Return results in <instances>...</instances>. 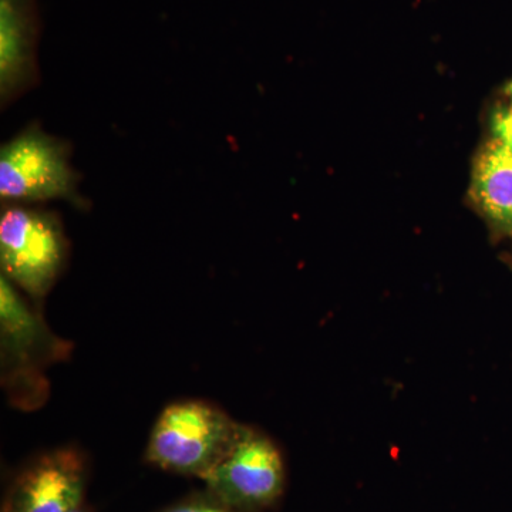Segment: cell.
<instances>
[{
    "label": "cell",
    "instance_id": "ba28073f",
    "mask_svg": "<svg viewBox=\"0 0 512 512\" xmlns=\"http://www.w3.org/2000/svg\"><path fill=\"white\" fill-rule=\"evenodd\" d=\"M473 197L485 217L512 234V148L494 140L474 168Z\"/></svg>",
    "mask_w": 512,
    "mask_h": 512
},
{
    "label": "cell",
    "instance_id": "277c9868",
    "mask_svg": "<svg viewBox=\"0 0 512 512\" xmlns=\"http://www.w3.org/2000/svg\"><path fill=\"white\" fill-rule=\"evenodd\" d=\"M0 340H2L3 376L13 386L16 399H43L42 367L63 359L69 353L67 343L56 338L39 313L29 308L16 286L0 278Z\"/></svg>",
    "mask_w": 512,
    "mask_h": 512
},
{
    "label": "cell",
    "instance_id": "3957f363",
    "mask_svg": "<svg viewBox=\"0 0 512 512\" xmlns=\"http://www.w3.org/2000/svg\"><path fill=\"white\" fill-rule=\"evenodd\" d=\"M77 184L67 147L37 128H28L0 150V198L5 204L64 200L84 207Z\"/></svg>",
    "mask_w": 512,
    "mask_h": 512
},
{
    "label": "cell",
    "instance_id": "52a82bcc",
    "mask_svg": "<svg viewBox=\"0 0 512 512\" xmlns=\"http://www.w3.org/2000/svg\"><path fill=\"white\" fill-rule=\"evenodd\" d=\"M35 0H0V96L2 103L29 89L36 76Z\"/></svg>",
    "mask_w": 512,
    "mask_h": 512
},
{
    "label": "cell",
    "instance_id": "6da1fadb",
    "mask_svg": "<svg viewBox=\"0 0 512 512\" xmlns=\"http://www.w3.org/2000/svg\"><path fill=\"white\" fill-rule=\"evenodd\" d=\"M241 427L214 404L175 402L158 416L146 460L164 471L202 478L228 453Z\"/></svg>",
    "mask_w": 512,
    "mask_h": 512
},
{
    "label": "cell",
    "instance_id": "5b68a950",
    "mask_svg": "<svg viewBox=\"0 0 512 512\" xmlns=\"http://www.w3.org/2000/svg\"><path fill=\"white\" fill-rule=\"evenodd\" d=\"M201 480L211 497L229 508L265 507L284 491V458L266 434L242 424L228 453Z\"/></svg>",
    "mask_w": 512,
    "mask_h": 512
},
{
    "label": "cell",
    "instance_id": "8992f818",
    "mask_svg": "<svg viewBox=\"0 0 512 512\" xmlns=\"http://www.w3.org/2000/svg\"><path fill=\"white\" fill-rule=\"evenodd\" d=\"M84 478L76 450L52 451L20 474L3 512H72L82 505Z\"/></svg>",
    "mask_w": 512,
    "mask_h": 512
},
{
    "label": "cell",
    "instance_id": "7c38bea8",
    "mask_svg": "<svg viewBox=\"0 0 512 512\" xmlns=\"http://www.w3.org/2000/svg\"><path fill=\"white\" fill-rule=\"evenodd\" d=\"M72 512H84L82 505H80V507L74 508Z\"/></svg>",
    "mask_w": 512,
    "mask_h": 512
},
{
    "label": "cell",
    "instance_id": "9c48e42d",
    "mask_svg": "<svg viewBox=\"0 0 512 512\" xmlns=\"http://www.w3.org/2000/svg\"><path fill=\"white\" fill-rule=\"evenodd\" d=\"M491 128H493L495 140L512 148V107L495 111Z\"/></svg>",
    "mask_w": 512,
    "mask_h": 512
},
{
    "label": "cell",
    "instance_id": "30bf717a",
    "mask_svg": "<svg viewBox=\"0 0 512 512\" xmlns=\"http://www.w3.org/2000/svg\"><path fill=\"white\" fill-rule=\"evenodd\" d=\"M160 512H237V510L218 503L212 498V501H188V503L173 505Z\"/></svg>",
    "mask_w": 512,
    "mask_h": 512
},
{
    "label": "cell",
    "instance_id": "8fae6325",
    "mask_svg": "<svg viewBox=\"0 0 512 512\" xmlns=\"http://www.w3.org/2000/svg\"><path fill=\"white\" fill-rule=\"evenodd\" d=\"M505 93H507V96L512 100V82L508 83L507 87H505Z\"/></svg>",
    "mask_w": 512,
    "mask_h": 512
},
{
    "label": "cell",
    "instance_id": "7a4b0ae2",
    "mask_svg": "<svg viewBox=\"0 0 512 512\" xmlns=\"http://www.w3.org/2000/svg\"><path fill=\"white\" fill-rule=\"evenodd\" d=\"M67 247L62 225L50 212L9 205L0 217L2 275L35 301L56 284Z\"/></svg>",
    "mask_w": 512,
    "mask_h": 512
}]
</instances>
